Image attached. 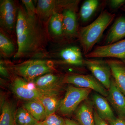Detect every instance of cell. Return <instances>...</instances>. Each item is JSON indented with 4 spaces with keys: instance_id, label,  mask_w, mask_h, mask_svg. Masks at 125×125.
Masks as SVG:
<instances>
[{
    "instance_id": "6da1fadb",
    "label": "cell",
    "mask_w": 125,
    "mask_h": 125,
    "mask_svg": "<svg viewBox=\"0 0 125 125\" xmlns=\"http://www.w3.org/2000/svg\"><path fill=\"white\" fill-rule=\"evenodd\" d=\"M37 15L30 16L19 5L15 27L18 48L14 58L38 56L45 52L49 39L48 27Z\"/></svg>"
},
{
    "instance_id": "7a4b0ae2",
    "label": "cell",
    "mask_w": 125,
    "mask_h": 125,
    "mask_svg": "<svg viewBox=\"0 0 125 125\" xmlns=\"http://www.w3.org/2000/svg\"><path fill=\"white\" fill-rule=\"evenodd\" d=\"M115 16V14L105 10L90 24L79 29L78 38L85 55L92 51Z\"/></svg>"
},
{
    "instance_id": "3957f363",
    "label": "cell",
    "mask_w": 125,
    "mask_h": 125,
    "mask_svg": "<svg viewBox=\"0 0 125 125\" xmlns=\"http://www.w3.org/2000/svg\"><path fill=\"white\" fill-rule=\"evenodd\" d=\"M16 74L27 81H33L43 75L52 73L55 70L52 61L41 59L29 60L11 66Z\"/></svg>"
},
{
    "instance_id": "277c9868",
    "label": "cell",
    "mask_w": 125,
    "mask_h": 125,
    "mask_svg": "<svg viewBox=\"0 0 125 125\" xmlns=\"http://www.w3.org/2000/svg\"><path fill=\"white\" fill-rule=\"evenodd\" d=\"M92 90L89 89L69 86L61 101L58 109L61 113L64 115L71 114L79 104L87 98Z\"/></svg>"
},
{
    "instance_id": "5b68a950",
    "label": "cell",
    "mask_w": 125,
    "mask_h": 125,
    "mask_svg": "<svg viewBox=\"0 0 125 125\" xmlns=\"http://www.w3.org/2000/svg\"><path fill=\"white\" fill-rule=\"evenodd\" d=\"M19 6L10 0L1 1L0 4V29L10 34L15 31Z\"/></svg>"
},
{
    "instance_id": "8992f818",
    "label": "cell",
    "mask_w": 125,
    "mask_h": 125,
    "mask_svg": "<svg viewBox=\"0 0 125 125\" xmlns=\"http://www.w3.org/2000/svg\"><path fill=\"white\" fill-rule=\"evenodd\" d=\"M12 89L18 98L27 101H38L43 94L37 88L33 81H27L21 77L15 78Z\"/></svg>"
},
{
    "instance_id": "52a82bcc",
    "label": "cell",
    "mask_w": 125,
    "mask_h": 125,
    "mask_svg": "<svg viewBox=\"0 0 125 125\" xmlns=\"http://www.w3.org/2000/svg\"><path fill=\"white\" fill-rule=\"evenodd\" d=\"M78 2V1L72 0L61 12L64 36L68 38L78 37L79 29L76 10Z\"/></svg>"
},
{
    "instance_id": "ba28073f",
    "label": "cell",
    "mask_w": 125,
    "mask_h": 125,
    "mask_svg": "<svg viewBox=\"0 0 125 125\" xmlns=\"http://www.w3.org/2000/svg\"><path fill=\"white\" fill-rule=\"evenodd\" d=\"M87 58L113 57L125 60V39L112 44L95 47Z\"/></svg>"
},
{
    "instance_id": "9c48e42d",
    "label": "cell",
    "mask_w": 125,
    "mask_h": 125,
    "mask_svg": "<svg viewBox=\"0 0 125 125\" xmlns=\"http://www.w3.org/2000/svg\"><path fill=\"white\" fill-rule=\"evenodd\" d=\"M63 83L73 84L80 88L93 90L105 97H107L108 91L99 81L90 75L71 74L63 78Z\"/></svg>"
},
{
    "instance_id": "30bf717a",
    "label": "cell",
    "mask_w": 125,
    "mask_h": 125,
    "mask_svg": "<svg viewBox=\"0 0 125 125\" xmlns=\"http://www.w3.org/2000/svg\"><path fill=\"white\" fill-rule=\"evenodd\" d=\"M84 64L93 74L94 78L106 89H109L111 85L112 72L108 63L101 60L87 59Z\"/></svg>"
},
{
    "instance_id": "8fae6325",
    "label": "cell",
    "mask_w": 125,
    "mask_h": 125,
    "mask_svg": "<svg viewBox=\"0 0 125 125\" xmlns=\"http://www.w3.org/2000/svg\"><path fill=\"white\" fill-rule=\"evenodd\" d=\"M71 0H39L36 6V14L40 20L48 22L52 16L56 12H61Z\"/></svg>"
},
{
    "instance_id": "7c38bea8",
    "label": "cell",
    "mask_w": 125,
    "mask_h": 125,
    "mask_svg": "<svg viewBox=\"0 0 125 125\" xmlns=\"http://www.w3.org/2000/svg\"><path fill=\"white\" fill-rule=\"evenodd\" d=\"M63 78L52 73H47L38 77L33 81L36 87L43 94L58 93Z\"/></svg>"
},
{
    "instance_id": "4fadbf2b",
    "label": "cell",
    "mask_w": 125,
    "mask_h": 125,
    "mask_svg": "<svg viewBox=\"0 0 125 125\" xmlns=\"http://www.w3.org/2000/svg\"><path fill=\"white\" fill-rule=\"evenodd\" d=\"M107 99L118 117L125 118V95L119 89L114 79H112L108 90Z\"/></svg>"
},
{
    "instance_id": "5bb4252c",
    "label": "cell",
    "mask_w": 125,
    "mask_h": 125,
    "mask_svg": "<svg viewBox=\"0 0 125 125\" xmlns=\"http://www.w3.org/2000/svg\"><path fill=\"white\" fill-rule=\"evenodd\" d=\"M125 37V17L121 16L113 24L108 33L105 42L106 45L120 41Z\"/></svg>"
},
{
    "instance_id": "9a60e30c",
    "label": "cell",
    "mask_w": 125,
    "mask_h": 125,
    "mask_svg": "<svg viewBox=\"0 0 125 125\" xmlns=\"http://www.w3.org/2000/svg\"><path fill=\"white\" fill-rule=\"evenodd\" d=\"M92 98L97 108V112L101 118L108 122L116 117L108 102L104 97L98 94H94Z\"/></svg>"
},
{
    "instance_id": "2e32d148",
    "label": "cell",
    "mask_w": 125,
    "mask_h": 125,
    "mask_svg": "<svg viewBox=\"0 0 125 125\" xmlns=\"http://www.w3.org/2000/svg\"><path fill=\"white\" fill-rule=\"evenodd\" d=\"M92 103L86 101L77 109L76 120L80 125H95Z\"/></svg>"
},
{
    "instance_id": "e0dca14e",
    "label": "cell",
    "mask_w": 125,
    "mask_h": 125,
    "mask_svg": "<svg viewBox=\"0 0 125 125\" xmlns=\"http://www.w3.org/2000/svg\"><path fill=\"white\" fill-rule=\"evenodd\" d=\"M117 87L125 95V65L118 61L110 60L107 61Z\"/></svg>"
},
{
    "instance_id": "ac0fdd59",
    "label": "cell",
    "mask_w": 125,
    "mask_h": 125,
    "mask_svg": "<svg viewBox=\"0 0 125 125\" xmlns=\"http://www.w3.org/2000/svg\"><path fill=\"white\" fill-rule=\"evenodd\" d=\"M65 63L74 65H81L84 63L82 52L78 47H67L61 51L59 54Z\"/></svg>"
},
{
    "instance_id": "d6986e66",
    "label": "cell",
    "mask_w": 125,
    "mask_h": 125,
    "mask_svg": "<svg viewBox=\"0 0 125 125\" xmlns=\"http://www.w3.org/2000/svg\"><path fill=\"white\" fill-rule=\"evenodd\" d=\"M0 125H15V105L13 102L3 99H1Z\"/></svg>"
},
{
    "instance_id": "ffe728a7",
    "label": "cell",
    "mask_w": 125,
    "mask_h": 125,
    "mask_svg": "<svg viewBox=\"0 0 125 125\" xmlns=\"http://www.w3.org/2000/svg\"><path fill=\"white\" fill-rule=\"evenodd\" d=\"M49 35L54 39H59L64 36L62 14L56 12L52 16L48 22Z\"/></svg>"
},
{
    "instance_id": "44dd1931",
    "label": "cell",
    "mask_w": 125,
    "mask_h": 125,
    "mask_svg": "<svg viewBox=\"0 0 125 125\" xmlns=\"http://www.w3.org/2000/svg\"><path fill=\"white\" fill-rule=\"evenodd\" d=\"M58 93L43 94L38 101L45 108L46 116L54 114L59 109L61 101L58 96Z\"/></svg>"
},
{
    "instance_id": "7402d4cb",
    "label": "cell",
    "mask_w": 125,
    "mask_h": 125,
    "mask_svg": "<svg viewBox=\"0 0 125 125\" xmlns=\"http://www.w3.org/2000/svg\"><path fill=\"white\" fill-rule=\"evenodd\" d=\"M16 51L11 39L6 32L1 29L0 31V53L5 58L15 55Z\"/></svg>"
},
{
    "instance_id": "603a6c76",
    "label": "cell",
    "mask_w": 125,
    "mask_h": 125,
    "mask_svg": "<svg viewBox=\"0 0 125 125\" xmlns=\"http://www.w3.org/2000/svg\"><path fill=\"white\" fill-rule=\"evenodd\" d=\"M23 107L38 122L44 120L46 117L45 108L39 101H27L24 104Z\"/></svg>"
},
{
    "instance_id": "cb8c5ba5",
    "label": "cell",
    "mask_w": 125,
    "mask_h": 125,
    "mask_svg": "<svg viewBox=\"0 0 125 125\" xmlns=\"http://www.w3.org/2000/svg\"><path fill=\"white\" fill-rule=\"evenodd\" d=\"M14 121L15 125H35L39 122L23 107L16 111Z\"/></svg>"
},
{
    "instance_id": "d4e9b609",
    "label": "cell",
    "mask_w": 125,
    "mask_h": 125,
    "mask_svg": "<svg viewBox=\"0 0 125 125\" xmlns=\"http://www.w3.org/2000/svg\"><path fill=\"white\" fill-rule=\"evenodd\" d=\"M99 2L97 0H87L83 3L80 11L82 21L86 22L91 18L97 9Z\"/></svg>"
},
{
    "instance_id": "484cf974",
    "label": "cell",
    "mask_w": 125,
    "mask_h": 125,
    "mask_svg": "<svg viewBox=\"0 0 125 125\" xmlns=\"http://www.w3.org/2000/svg\"><path fill=\"white\" fill-rule=\"evenodd\" d=\"M39 123L40 125H65V120L55 113L47 116Z\"/></svg>"
},
{
    "instance_id": "4316f807",
    "label": "cell",
    "mask_w": 125,
    "mask_h": 125,
    "mask_svg": "<svg viewBox=\"0 0 125 125\" xmlns=\"http://www.w3.org/2000/svg\"><path fill=\"white\" fill-rule=\"evenodd\" d=\"M21 1L29 15L32 16L36 15V7L32 0H22Z\"/></svg>"
},
{
    "instance_id": "83f0119b",
    "label": "cell",
    "mask_w": 125,
    "mask_h": 125,
    "mask_svg": "<svg viewBox=\"0 0 125 125\" xmlns=\"http://www.w3.org/2000/svg\"><path fill=\"white\" fill-rule=\"evenodd\" d=\"M95 125H109L106 121L99 116L97 112L94 111V113Z\"/></svg>"
},
{
    "instance_id": "f1b7e54d",
    "label": "cell",
    "mask_w": 125,
    "mask_h": 125,
    "mask_svg": "<svg viewBox=\"0 0 125 125\" xmlns=\"http://www.w3.org/2000/svg\"><path fill=\"white\" fill-rule=\"evenodd\" d=\"M4 62L0 61V73L1 76L5 78H9L10 76V73L9 69L5 64Z\"/></svg>"
},
{
    "instance_id": "f546056e",
    "label": "cell",
    "mask_w": 125,
    "mask_h": 125,
    "mask_svg": "<svg viewBox=\"0 0 125 125\" xmlns=\"http://www.w3.org/2000/svg\"><path fill=\"white\" fill-rule=\"evenodd\" d=\"M109 2L111 7L114 9L122 7L125 4V0H112Z\"/></svg>"
},
{
    "instance_id": "4dcf8cb0",
    "label": "cell",
    "mask_w": 125,
    "mask_h": 125,
    "mask_svg": "<svg viewBox=\"0 0 125 125\" xmlns=\"http://www.w3.org/2000/svg\"><path fill=\"white\" fill-rule=\"evenodd\" d=\"M108 122L109 125H125V118L118 117Z\"/></svg>"
},
{
    "instance_id": "1f68e13d",
    "label": "cell",
    "mask_w": 125,
    "mask_h": 125,
    "mask_svg": "<svg viewBox=\"0 0 125 125\" xmlns=\"http://www.w3.org/2000/svg\"><path fill=\"white\" fill-rule=\"evenodd\" d=\"M65 125H79L78 123H76L72 120L69 119H65Z\"/></svg>"
},
{
    "instance_id": "d6a6232c",
    "label": "cell",
    "mask_w": 125,
    "mask_h": 125,
    "mask_svg": "<svg viewBox=\"0 0 125 125\" xmlns=\"http://www.w3.org/2000/svg\"><path fill=\"white\" fill-rule=\"evenodd\" d=\"M122 7V10L125 12V5H124Z\"/></svg>"
},
{
    "instance_id": "836d02e7",
    "label": "cell",
    "mask_w": 125,
    "mask_h": 125,
    "mask_svg": "<svg viewBox=\"0 0 125 125\" xmlns=\"http://www.w3.org/2000/svg\"><path fill=\"white\" fill-rule=\"evenodd\" d=\"M39 125V123H38L37 124H36V125Z\"/></svg>"
}]
</instances>
